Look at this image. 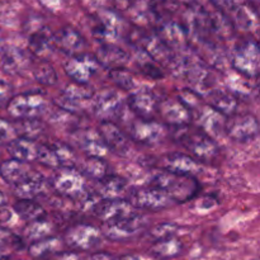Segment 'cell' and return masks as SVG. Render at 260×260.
I'll return each mask as SVG.
<instances>
[{"mask_svg": "<svg viewBox=\"0 0 260 260\" xmlns=\"http://www.w3.org/2000/svg\"><path fill=\"white\" fill-rule=\"evenodd\" d=\"M151 187L167 193L174 202H187L200 192V184L194 177L174 174L167 170H159L150 180Z\"/></svg>", "mask_w": 260, "mask_h": 260, "instance_id": "6da1fadb", "label": "cell"}, {"mask_svg": "<svg viewBox=\"0 0 260 260\" xmlns=\"http://www.w3.org/2000/svg\"><path fill=\"white\" fill-rule=\"evenodd\" d=\"M177 129V139L196 160L212 161L218 155L217 144L212 137L208 136L202 129L188 128L187 126L174 127Z\"/></svg>", "mask_w": 260, "mask_h": 260, "instance_id": "7a4b0ae2", "label": "cell"}, {"mask_svg": "<svg viewBox=\"0 0 260 260\" xmlns=\"http://www.w3.org/2000/svg\"><path fill=\"white\" fill-rule=\"evenodd\" d=\"M47 102L43 94L37 91L18 94L9 99L7 103V111L15 119L38 118L45 113Z\"/></svg>", "mask_w": 260, "mask_h": 260, "instance_id": "3957f363", "label": "cell"}, {"mask_svg": "<svg viewBox=\"0 0 260 260\" xmlns=\"http://www.w3.org/2000/svg\"><path fill=\"white\" fill-rule=\"evenodd\" d=\"M234 69L249 79L258 78L260 70V52L256 41L246 40L236 46L231 58Z\"/></svg>", "mask_w": 260, "mask_h": 260, "instance_id": "277c9868", "label": "cell"}, {"mask_svg": "<svg viewBox=\"0 0 260 260\" xmlns=\"http://www.w3.org/2000/svg\"><path fill=\"white\" fill-rule=\"evenodd\" d=\"M128 202L134 208L159 211L172 206L174 201L165 192L149 185V187L135 188L134 190H131L128 194Z\"/></svg>", "mask_w": 260, "mask_h": 260, "instance_id": "5b68a950", "label": "cell"}, {"mask_svg": "<svg viewBox=\"0 0 260 260\" xmlns=\"http://www.w3.org/2000/svg\"><path fill=\"white\" fill-rule=\"evenodd\" d=\"M52 185L58 194L78 200L85 192V179L75 168H62L53 177Z\"/></svg>", "mask_w": 260, "mask_h": 260, "instance_id": "8992f818", "label": "cell"}, {"mask_svg": "<svg viewBox=\"0 0 260 260\" xmlns=\"http://www.w3.org/2000/svg\"><path fill=\"white\" fill-rule=\"evenodd\" d=\"M102 233L96 228L86 223L74 225L66 231L65 243L73 250L88 251L101 244Z\"/></svg>", "mask_w": 260, "mask_h": 260, "instance_id": "52a82bcc", "label": "cell"}, {"mask_svg": "<svg viewBox=\"0 0 260 260\" xmlns=\"http://www.w3.org/2000/svg\"><path fill=\"white\" fill-rule=\"evenodd\" d=\"M146 226V220L142 216L134 215L121 218L114 222L104 223L103 234L112 241H124L141 233Z\"/></svg>", "mask_w": 260, "mask_h": 260, "instance_id": "ba28073f", "label": "cell"}, {"mask_svg": "<svg viewBox=\"0 0 260 260\" xmlns=\"http://www.w3.org/2000/svg\"><path fill=\"white\" fill-rule=\"evenodd\" d=\"M99 66L101 63L95 56L81 52L66 60L65 71L75 83L86 84L95 75Z\"/></svg>", "mask_w": 260, "mask_h": 260, "instance_id": "9c48e42d", "label": "cell"}, {"mask_svg": "<svg viewBox=\"0 0 260 260\" xmlns=\"http://www.w3.org/2000/svg\"><path fill=\"white\" fill-rule=\"evenodd\" d=\"M91 210L94 216L104 223L114 222L135 213L131 203L121 198H102L101 201L94 203Z\"/></svg>", "mask_w": 260, "mask_h": 260, "instance_id": "30bf717a", "label": "cell"}, {"mask_svg": "<svg viewBox=\"0 0 260 260\" xmlns=\"http://www.w3.org/2000/svg\"><path fill=\"white\" fill-rule=\"evenodd\" d=\"M93 112L102 121L113 122L122 114V98L117 91L104 89L91 98Z\"/></svg>", "mask_w": 260, "mask_h": 260, "instance_id": "8fae6325", "label": "cell"}, {"mask_svg": "<svg viewBox=\"0 0 260 260\" xmlns=\"http://www.w3.org/2000/svg\"><path fill=\"white\" fill-rule=\"evenodd\" d=\"M91 98L93 94L85 88V84L75 83L68 85L61 91L60 95L56 98V104L63 111L76 113L85 108L88 102H91Z\"/></svg>", "mask_w": 260, "mask_h": 260, "instance_id": "7c38bea8", "label": "cell"}, {"mask_svg": "<svg viewBox=\"0 0 260 260\" xmlns=\"http://www.w3.org/2000/svg\"><path fill=\"white\" fill-rule=\"evenodd\" d=\"M225 132L233 140L239 142H246L253 140L259 132L258 119L254 116H233L226 119Z\"/></svg>", "mask_w": 260, "mask_h": 260, "instance_id": "4fadbf2b", "label": "cell"}, {"mask_svg": "<svg viewBox=\"0 0 260 260\" xmlns=\"http://www.w3.org/2000/svg\"><path fill=\"white\" fill-rule=\"evenodd\" d=\"M129 136L140 144L155 145L164 139L165 128L154 119L139 118L129 126Z\"/></svg>", "mask_w": 260, "mask_h": 260, "instance_id": "5bb4252c", "label": "cell"}, {"mask_svg": "<svg viewBox=\"0 0 260 260\" xmlns=\"http://www.w3.org/2000/svg\"><path fill=\"white\" fill-rule=\"evenodd\" d=\"M131 111L141 119H154L157 114L159 99L149 89H139L127 99Z\"/></svg>", "mask_w": 260, "mask_h": 260, "instance_id": "9a60e30c", "label": "cell"}, {"mask_svg": "<svg viewBox=\"0 0 260 260\" xmlns=\"http://www.w3.org/2000/svg\"><path fill=\"white\" fill-rule=\"evenodd\" d=\"M98 134L103 140L107 149L112 150L121 156H127L129 152V142L126 135L109 121H102L98 127Z\"/></svg>", "mask_w": 260, "mask_h": 260, "instance_id": "2e32d148", "label": "cell"}, {"mask_svg": "<svg viewBox=\"0 0 260 260\" xmlns=\"http://www.w3.org/2000/svg\"><path fill=\"white\" fill-rule=\"evenodd\" d=\"M121 20L119 17L112 10H102L98 13L95 19V25L93 28L94 36L102 43L113 42L119 36Z\"/></svg>", "mask_w": 260, "mask_h": 260, "instance_id": "e0dca14e", "label": "cell"}, {"mask_svg": "<svg viewBox=\"0 0 260 260\" xmlns=\"http://www.w3.org/2000/svg\"><path fill=\"white\" fill-rule=\"evenodd\" d=\"M157 113L162 116L167 123L172 127L187 126L190 122V109L179 99H168L159 102Z\"/></svg>", "mask_w": 260, "mask_h": 260, "instance_id": "ac0fdd59", "label": "cell"}, {"mask_svg": "<svg viewBox=\"0 0 260 260\" xmlns=\"http://www.w3.org/2000/svg\"><path fill=\"white\" fill-rule=\"evenodd\" d=\"M190 89L198 95H208L215 85V78L206 66L190 62L185 70Z\"/></svg>", "mask_w": 260, "mask_h": 260, "instance_id": "d6986e66", "label": "cell"}, {"mask_svg": "<svg viewBox=\"0 0 260 260\" xmlns=\"http://www.w3.org/2000/svg\"><path fill=\"white\" fill-rule=\"evenodd\" d=\"M161 164L162 169L167 172L180 175H189V177H194L202 170V167L194 157L180 154V152L165 155L161 160Z\"/></svg>", "mask_w": 260, "mask_h": 260, "instance_id": "ffe728a7", "label": "cell"}, {"mask_svg": "<svg viewBox=\"0 0 260 260\" xmlns=\"http://www.w3.org/2000/svg\"><path fill=\"white\" fill-rule=\"evenodd\" d=\"M28 46L29 50L35 53L37 57L47 58L52 53L55 46V38L51 29L46 25L41 24L32 32H29V38H28Z\"/></svg>", "mask_w": 260, "mask_h": 260, "instance_id": "44dd1931", "label": "cell"}, {"mask_svg": "<svg viewBox=\"0 0 260 260\" xmlns=\"http://www.w3.org/2000/svg\"><path fill=\"white\" fill-rule=\"evenodd\" d=\"M55 38V46L60 51L65 52L66 55H78L83 52L85 47V40L80 32L71 27L61 28L57 33L53 35Z\"/></svg>", "mask_w": 260, "mask_h": 260, "instance_id": "7402d4cb", "label": "cell"}, {"mask_svg": "<svg viewBox=\"0 0 260 260\" xmlns=\"http://www.w3.org/2000/svg\"><path fill=\"white\" fill-rule=\"evenodd\" d=\"M28 63L29 61L24 51L15 46L5 45L2 57H0V66L5 73L9 75H17L27 68Z\"/></svg>", "mask_w": 260, "mask_h": 260, "instance_id": "603a6c76", "label": "cell"}, {"mask_svg": "<svg viewBox=\"0 0 260 260\" xmlns=\"http://www.w3.org/2000/svg\"><path fill=\"white\" fill-rule=\"evenodd\" d=\"M95 57L102 66L108 69L124 68L129 60L128 53L112 42L102 43Z\"/></svg>", "mask_w": 260, "mask_h": 260, "instance_id": "cb8c5ba5", "label": "cell"}, {"mask_svg": "<svg viewBox=\"0 0 260 260\" xmlns=\"http://www.w3.org/2000/svg\"><path fill=\"white\" fill-rule=\"evenodd\" d=\"M226 116L213 109L212 107H206L201 111L200 127L210 137H218L225 132Z\"/></svg>", "mask_w": 260, "mask_h": 260, "instance_id": "d4e9b609", "label": "cell"}, {"mask_svg": "<svg viewBox=\"0 0 260 260\" xmlns=\"http://www.w3.org/2000/svg\"><path fill=\"white\" fill-rule=\"evenodd\" d=\"M159 36L170 50H182L188 43V32L175 22H168L160 27Z\"/></svg>", "mask_w": 260, "mask_h": 260, "instance_id": "484cf974", "label": "cell"}, {"mask_svg": "<svg viewBox=\"0 0 260 260\" xmlns=\"http://www.w3.org/2000/svg\"><path fill=\"white\" fill-rule=\"evenodd\" d=\"M30 170L32 169L29 168L28 162L20 161L14 157L10 160H5L0 164V175L8 184L13 185V187L22 182L28 174H30L32 173Z\"/></svg>", "mask_w": 260, "mask_h": 260, "instance_id": "4316f807", "label": "cell"}, {"mask_svg": "<svg viewBox=\"0 0 260 260\" xmlns=\"http://www.w3.org/2000/svg\"><path fill=\"white\" fill-rule=\"evenodd\" d=\"M8 150L14 159L24 162H30L35 161L36 157H37L38 144L35 142V140L25 139V137H15L8 144Z\"/></svg>", "mask_w": 260, "mask_h": 260, "instance_id": "83f0119b", "label": "cell"}, {"mask_svg": "<svg viewBox=\"0 0 260 260\" xmlns=\"http://www.w3.org/2000/svg\"><path fill=\"white\" fill-rule=\"evenodd\" d=\"M46 188V179L41 174L30 173L22 182L14 185L15 194L19 198H28L33 200L35 197L43 193Z\"/></svg>", "mask_w": 260, "mask_h": 260, "instance_id": "f1b7e54d", "label": "cell"}, {"mask_svg": "<svg viewBox=\"0 0 260 260\" xmlns=\"http://www.w3.org/2000/svg\"><path fill=\"white\" fill-rule=\"evenodd\" d=\"M183 250V245L174 236L155 240L154 245L150 248V254L159 259H172L179 255Z\"/></svg>", "mask_w": 260, "mask_h": 260, "instance_id": "f546056e", "label": "cell"}, {"mask_svg": "<svg viewBox=\"0 0 260 260\" xmlns=\"http://www.w3.org/2000/svg\"><path fill=\"white\" fill-rule=\"evenodd\" d=\"M210 107L222 113L223 116H233L238 108V99L231 93L223 90H212L208 94Z\"/></svg>", "mask_w": 260, "mask_h": 260, "instance_id": "4dcf8cb0", "label": "cell"}, {"mask_svg": "<svg viewBox=\"0 0 260 260\" xmlns=\"http://www.w3.org/2000/svg\"><path fill=\"white\" fill-rule=\"evenodd\" d=\"M126 179L117 175H106L98 180L96 192L102 198H118L126 190Z\"/></svg>", "mask_w": 260, "mask_h": 260, "instance_id": "1f68e13d", "label": "cell"}, {"mask_svg": "<svg viewBox=\"0 0 260 260\" xmlns=\"http://www.w3.org/2000/svg\"><path fill=\"white\" fill-rule=\"evenodd\" d=\"M14 211L22 220L27 222L46 218V211L40 203L28 198H20L14 205Z\"/></svg>", "mask_w": 260, "mask_h": 260, "instance_id": "d6a6232c", "label": "cell"}, {"mask_svg": "<svg viewBox=\"0 0 260 260\" xmlns=\"http://www.w3.org/2000/svg\"><path fill=\"white\" fill-rule=\"evenodd\" d=\"M234 18V23L241 29L253 30L258 28V17H256V9L253 5H248L246 3L241 4L231 12Z\"/></svg>", "mask_w": 260, "mask_h": 260, "instance_id": "836d02e7", "label": "cell"}, {"mask_svg": "<svg viewBox=\"0 0 260 260\" xmlns=\"http://www.w3.org/2000/svg\"><path fill=\"white\" fill-rule=\"evenodd\" d=\"M58 246H60V241L57 239L52 238V236H47V238L33 241L29 248H28V253L32 258L42 259L55 254L57 251Z\"/></svg>", "mask_w": 260, "mask_h": 260, "instance_id": "e575fe53", "label": "cell"}, {"mask_svg": "<svg viewBox=\"0 0 260 260\" xmlns=\"http://www.w3.org/2000/svg\"><path fill=\"white\" fill-rule=\"evenodd\" d=\"M81 174L83 177H88L94 180H101L106 175H108V165L104 161L103 157L88 156V159L81 165Z\"/></svg>", "mask_w": 260, "mask_h": 260, "instance_id": "d590c367", "label": "cell"}, {"mask_svg": "<svg viewBox=\"0 0 260 260\" xmlns=\"http://www.w3.org/2000/svg\"><path fill=\"white\" fill-rule=\"evenodd\" d=\"M33 78L42 85L51 86L55 85L57 81V74L50 62L41 58L33 68Z\"/></svg>", "mask_w": 260, "mask_h": 260, "instance_id": "8d00e7d4", "label": "cell"}, {"mask_svg": "<svg viewBox=\"0 0 260 260\" xmlns=\"http://www.w3.org/2000/svg\"><path fill=\"white\" fill-rule=\"evenodd\" d=\"M81 147L89 156L99 157H103L108 150L99 134H95V132H88V134L84 135L83 139H81Z\"/></svg>", "mask_w": 260, "mask_h": 260, "instance_id": "74e56055", "label": "cell"}, {"mask_svg": "<svg viewBox=\"0 0 260 260\" xmlns=\"http://www.w3.org/2000/svg\"><path fill=\"white\" fill-rule=\"evenodd\" d=\"M51 231H52V226L50 225L47 218H43V220L28 222L27 228L24 229V236L27 238V240L33 243V241L50 236Z\"/></svg>", "mask_w": 260, "mask_h": 260, "instance_id": "f35d334b", "label": "cell"}, {"mask_svg": "<svg viewBox=\"0 0 260 260\" xmlns=\"http://www.w3.org/2000/svg\"><path fill=\"white\" fill-rule=\"evenodd\" d=\"M51 147H52L53 152L57 157L60 168H75L76 156L73 150H71V147L62 144V142H53Z\"/></svg>", "mask_w": 260, "mask_h": 260, "instance_id": "ab89813d", "label": "cell"}, {"mask_svg": "<svg viewBox=\"0 0 260 260\" xmlns=\"http://www.w3.org/2000/svg\"><path fill=\"white\" fill-rule=\"evenodd\" d=\"M19 121V126L15 127L17 134L19 132L22 136L25 139L36 140L41 134L43 132V126L37 118H29V119H18Z\"/></svg>", "mask_w": 260, "mask_h": 260, "instance_id": "60d3db41", "label": "cell"}, {"mask_svg": "<svg viewBox=\"0 0 260 260\" xmlns=\"http://www.w3.org/2000/svg\"><path fill=\"white\" fill-rule=\"evenodd\" d=\"M111 80L116 84L118 88L123 89V90H132L135 88V79L131 73L124 70V68L119 69H111Z\"/></svg>", "mask_w": 260, "mask_h": 260, "instance_id": "b9f144b4", "label": "cell"}, {"mask_svg": "<svg viewBox=\"0 0 260 260\" xmlns=\"http://www.w3.org/2000/svg\"><path fill=\"white\" fill-rule=\"evenodd\" d=\"M24 246V241L12 233L10 230L4 228H0V249H22Z\"/></svg>", "mask_w": 260, "mask_h": 260, "instance_id": "7bdbcfd3", "label": "cell"}, {"mask_svg": "<svg viewBox=\"0 0 260 260\" xmlns=\"http://www.w3.org/2000/svg\"><path fill=\"white\" fill-rule=\"evenodd\" d=\"M142 58H144V60H140V61L137 60V62H140L139 69L144 75L149 76V78H152V79L162 78V73L161 70H160V68L155 63V61L152 60V58L150 57L145 51H144V56H142Z\"/></svg>", "mask_w": 260, "mask_h": 260, "instance_id": "ee69618b", "label": "cell"}, {"mask_svg": "<svg viewBox=\"0 0 260 260\" xmlns=\"http://www.w3.org/2000/svg\"><path fill=\"white\" fill-rule=\"evenodd\" d=\"M36 160H38L41 164L46 165V167L60 168L57 157H56L51 145H38L37 157H36Z\"/></svg>", "mask_w": 260, "mask_h": 260, "instance_id": "f6af8a7d", "label": "cell"}, {"mask_svg": "<svg viewBox=\"0 0 260 260\" xmlns=\"http://www.w3.org/2000/svg\"><path fill=\"white\" fill-rule=\"evenodd\" d=\"M15 137H17L15 126H13L10 122L0 118V145L9 144Z\"/></svg>", "mask_w": 260, "mask_h": 260, "instance_id": "bcb514c9", "label": "cell"}, {"mask_svg": "<svg viewBox=\"0 0 260 260\" xmlns=\"http://www.w3.org/2000/svg\"><path fill=\"white\" fill-rule=\"evenodd\" d=\"M175 233H177V226L173 223H160L151 230V235L155 240L170 238V236H174Z\"/></svg>", "mask_w": 260, "mask_h": 260, "instance_id": "7dc6e473", "label": "cell"}, {"mask_svg": "<svg viewBox=\"0 0 260 260\" xmlns=\"http://www.w3.org/2000/svg\"><path fill=\"white\" fill-rule=\"evenodd\" d=\"M217 9L222 10L223 13H231L241 4L246 3V0H210Z\"/></svg>", "mask_w": 260, "mask_h": 260, "instance_id": "c3c4849f", "label": "cell"}, {"mask_svg": "<svg viewBox=\"0 0 260 260\" xmlns=\"http://www.w3.org/2000/svg\"><path fill=\"white\" fill-rule=\"evenodd\" d=\"M10 94H12V88L9 84L0 80V107L5 106L9 102Z\"/></svg>", "mask_w": 260, "mask_h": 260, "instance_id": "681fc988", "label": "cell"}, {"mask_svg": "<svg viewBox=\"0 0 260 260\" xmlns=\"http://www.w3.org/2000/svg\"><path fill=\"white\" fill-rule=\"evenodd\" d=\"M52 260H80V255L75 251H62L53 254Z\"/></svg>", "mask_w": 260, "mask_h": 260, "instance_id": "f907efd6", "label": "cell"}, {"mask_svg": "<svg viewBox=\"0 0 260 260\" xmlns=\"http://www.w3.org/2000/svg\"><path fill=\"white\" fill-rule=\"evenodd\" d=\"M136 2L137 0H114V4H116V7L118 8V9L126 12V10L128 9V8H131Z\"/></svg>", "mask_w": 260, "mask_h": 260, "instance_id": "816d5d0a", "label": "cell"}, {"mask_svg": "<svg viewBox=\"0 0 260 260\" xmlns=\"http://www.w3.org/2000/svg\"><path fill=\"white\" fill-rule=\"evenodd\" d=\"M85 260H114L112 258V255L107 253H95V254H91L90 256H88Z\"/></svg>", "mask_w": 260, "mask_h": 260, "instance_id": "f5cc1de1", "label": "cell"}, {"mask_svg": "<svg viewBox=\"0 0 260 260\" xmlns=\"http://www.w3.org/2000/svg\"><path fill=\"white\" fill-rule=\"evenodd\" d=\"M183 2L187 3L189 7H196V5H202L203 0H183Z\"/></svg>", "mask_w": 260, "mask_h": 260, "instance_id": "db71d44e", "label": "cell"}, {"mask_svg": "<svg viewBox=\"0 0 260 260\" xmlns=\"http://www.w3.org/2000/svg\"><path fill=\"white\" fill-rule=\"evenodd\" d=\"M5 205H7V198H5V196L0 192V211L5 207Z\"/></svg>", "mask_w": 260, "mask_h": 260, "instance_id": "11a10c76", "label": "cell"}, {"mask_svg": "<svg viewBox=\"0 0 260 260\" xmlns=\"http://www.w3.org/2000/svg\"><path fill=\"white\" fill-rule=\"evenodd\" d=\"M116 260H140V259L137 258V256H135V255H123V256H121V258H118Z\"/></svg>", "mask_w": 260, "mask_h": 260, "instance_id": "9f6ffc18", "label": "cell"}, {"mask_svg": "<svg viewBox=\"0 0 260 260\" xmlns=\"http://www.w3.org/2000/svg\"><path fill=\"white\" fill-rule=\"evenodd\" d=\"M4 47H5V43L4 41H3V38L0 37V57H2V53L3 51H4Z\"/></svg>", "mask_w": 260, "mask_h": 260, "instance_id": "6f0895ef", "label": "cell"}]
</instances>
